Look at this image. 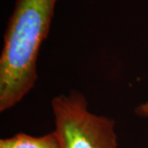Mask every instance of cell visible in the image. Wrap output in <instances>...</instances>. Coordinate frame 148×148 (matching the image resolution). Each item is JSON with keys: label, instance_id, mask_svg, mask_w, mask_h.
I'll return each instance as SVG.
<instances>
[{"label": "cell", "instance_id": "obj_2", "mask_svg": "<svg viewBox=\"0 0 148 148\" xmlns=\"http://www.w3.org/2000/svg\"><path fill=\"white\" fill-rule=\"evenodd\" d=\"M51 106L60 148H117L115 121L91 113L82 93L57 95Z\"/></svg>", "mask_w": 148, "mask_h": 148}, {"label": "cell", "instance_id": "obj_1", "mask_svg": "<svg viewBox=\"0 0 148 148\" xmlns=\"http://www.w3.org/2000/svg\"><path fill=\"white\" fill-rule=\"evenodd\" d=\"M57 0H16L0 56V111L18 104L38 79L37 59Z\"/></svg>", "mask_w": 148, "mask_h": 148}, {"label": "cell", "instance_id": "obj_4", "mask_svg": "<svg viewBox=\"0 0 148 148\" xmlns=\"http://www.w3.org/2000/svg\"><path fill=\"white\" fill-rule=\"evenodd\" d=\"M135 113L139 116L148 119V101L138 106L135 110Z\"/></svg>", "mask_w": 148, "mask_h": 148}, {"label": "cell", "instance_id": "obj_3", "mask_svg": "<svg viewBox=\"0 0 148 148\" xmlns=\"http://www.w3.org/2000/svg\"><path fill=\"white\" fill-rule=\"evenodd\" d=\"M0 148H60V144L54 131L40 137L21 132L11 138H2Z\"/></svg>", "mask_w": 148, "mask_h": 148}]
</instances>
